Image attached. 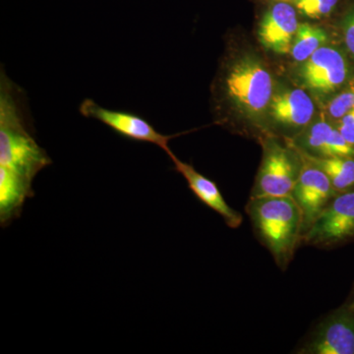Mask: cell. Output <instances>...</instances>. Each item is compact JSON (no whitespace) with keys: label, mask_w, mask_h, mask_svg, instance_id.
<instances>
[{"label":"cell","mask_w":354,"mask_h":354,"mask_svg":"<svg viewBox=\"0 0 354 354\" xmlns=\"http://www.w3.org/2000/svg\"><path fill=\"white\" fill-rule=\"evenodd\" d=\"M298 23L297 11L288 2L278 1L268 9L258 28V39L267 50L290 53Z\"/></svg>","instance_id":"obj_10"},{"label":"cell","mask_w":354,"mask_h":354,"mask_svg":"<svg viewBox=\"0 0 354 354\" xmlns=\"http://www.w3.org/2000/svg\"><path fill=\"white\" fill-rule=\"evenodd\" d=\"M79 111L85 118L104 123L123 138L153 144L164 150L171 158L176 156L169 147V141L178 135L162 134L148 120L137 114L106 109L91 99L84 100Z\"/></svg>","instance_id":"obj_7"},{"label":"cell","mask_w":354,"mask_h":354,"mask_svg":"<svg viewBox=\"0 0 354 354\" xmlns=\"http://www.w3.org/2000/svg\"><path fill=\"white\" fill-rule=\"evenodd\" d=\"M354 109V77L349 81L344 90L333 97L328 106L329 115L333 120H339L349 111Z\"/></svg>","instance_id":"obj_17"},{"label":"cell","mask_w":354,"mask_h":354,"mask_svg":"<svg viewBox=\"0 0 354 354\" xmlns=\"http://www.w3.org/2000/svg\"><path fill=\"white\" fill-rule=\"evenodd\" d=\"M328 41L327 32L322 28L302 23L298 26L291 46L290 55L295 62H304Z\"/></svg>","instance_id":"obj_15"},{"label":"cell","mask_w":354,"mask_h":354,"mask_svg":"<svg viewBox=\"0 0 354 354\" xmlns=\"http://www.w3.org/2000/svg\"><path fill=\"white\" fill-rule=\"evenodd\" d=\"M301 15L310 19H321L334 11L339 0H295Z\"/></svg>","instance_id":"obj_16"},{"label":"cell","mask_w":354,"mask_h":354,"mask_svg":"<svg viewBox=\"0 0 354 354\" xmlns=\"http://www.w3.org/2000/svg\"><path fill=\"white\" fill-rule=\"evenodd\" d=\"M337 128L348 143L354 147V109L342 116Z\"/></svg>","instance_id":"obj_18"},{"label":"cell","mask_w":354,"mask_h":354,"mask_svg":"<svg viewBox=\"0 0 354 354\" xmlns=\"http://www.w3.org/2000/svg\"><path fill=\"white\" fill-rule=\"evenodd\" d=\"M174 167L179 174H183L188 184V187L209 209L218 214L225 221V225L230 228L241 227L243 218L239 212L227 204L221 195L218 185L208 177L203 176L194 169L192 165L184 162L174 156L171 158Z\"/></svg>","instance_id":"obj_11"},{"label":"cell","mask_w":354,"mask_h":354,"mask_svg":"<svg viewBox=\"0 0 354 354\" xmlns=\"http://www.w3.org/2000/svg\"><path fill=\"white\" fill-rule=\"evenodd\" d=\"M342 35L346 48L354 57V8L344 17L342 22Z\"/></svg>","instance_id":"obj_19"},{"label":"cell","mask_w":354,"mask_h":354,"mask_svg":"<svg viewBox=\"0 0 354 354\" xmlns=\"http://www.w3.org/2000/svg\"><path fill=\"white\" fill-rule=\"evenodd\" d=\"M298 150L314 157L354 158V147L348 143L337 128L327 121H316L301 135L298 144H293Z\"/></svg>","instance_id":"obj_13"},{"label":"cell","mask_w":354,"mask_h":354,"mask_svg":"<svg viewBox=\"0 0 354 354\" xmlns=\"http://www.w3.org/2000/svg\"><path fill=\"white\" fill-rule=\"evenodd\" d=\"M315 113L311 97L301 88H286L272 97L269 114L272 120L286 128L299 129L310 124Z\"/></svg>","instance_id":"obj_12"},{"label":"cell","mask_w":354,"mask_h":354,"mask_svg":"<svg viewBox=\"0 0 354 354\" xmlns=\"http://www.w3.org/2000/svg\"><path fill=\"white\" fill-rule=\"evenodd\" d=\"M301 153L302 157L322 169L337 194L354 190V158H320Z\"/></svg>","instance_id":"obj_14"},{"label":"cell","mask_w":354,"mask_h":354,"mask_svg":"<svg viewBox=\"0 0 354 354\" xmlns=\"http://www.w3.org/2000/svg\"><path fill=\"white\" fill-rule=\"evenodd\" d=\"M51 158L37 143L24 91L0 72V179L31 188Z\"/></svg>","instance_id":"obj_1"},{"label":"cell","mask_w":354,"mask_h":354,"mask_svg":"<svg viewBox=\"0 0 354 354\" xmlns=\"http://www.w3.org/2000/svg\"><path fill=\"white\" fill-rule=\"evenodd\" d=\"M223 88L227 101L247 120L259 121L269 113L274 83L269 70L255 55H242L230 64Z\"/></svg>","instance_id":"obj_3"},{"label":"cell","mask_w":354,"mask_h":354,"mask_svg":"<svg viewBox=\"0 0 354 354\" xmlns=\"http://www.w3.org/2000/svg\"><path fill=\"white\" fill-rule=\"evenodd\" d=\"M304 167L291 193V197L301 211L304 235L337 193L327 174L309 160L304 158Z\"/></svg>","instance_id":"obj_9"},{"label":"cell","mask_w":354,"mask_h":354,"mask_svg":"<svg viewBox=\"0 0 354 354\" xmlns=\"http://www.w3.org/2000/svg\"><path fill=\"white\" fill-rule=\"evenodd\" d=\"M302 242L335 248L354 242V190L337 194L304 235Z\"/></svg>","instance_id":"obj_6"},{"label":"cell","mask_w":354,"mask_h":354,"mask_svg":"<svg viewBox=\"0 0 354 354\" xmlns=\"http://www.w3.org/2000/svg\"><path fill=\"white\" fill-rule=\"evenodd\" d=\"M297 353L354 354V283L344 304L323 318Z\"/></svg>","instance_id":"obj_5"},{"label":"cell","mask_w":354,"mask_h":354,"mask_svg":"<svg viewBox=\"0 0 354 354\" xmlns=\"http://www.w3.org/2000/svg\"><path fill=\"white\" fill-rule=\"evenodd\" d=\"M274 140L264 143V153L250 198L291 196L304 160L298 149Z\"/></svg>","instance_id":"obj_4"},{"label":"cell","mask_w":354,"mask_h":354,"mask_svg":"<svg viewBox=\"0 0 354 354\" xmlns=\"http://www.w3.org/2000/svg\"><path fill=\"white\" fill-rule=\"evenodd\" d=\"M256 236L285 270L304 237V220L291 196L250 198L246 206Z\"/></svg>","instance_id":"obj_2"},{"label":"cell","mask_w":354,"mask_h":354,"mask_svg":"<svg viewBox=\"0 0 354 354\" xmlns=\"http://www.w3.org/2000/svg\"><path fill=\"white\" fill-rule=\"evenodd\" d=\"M349 75L348 60L335 48L323 46L302 62L298 71L302 85L318 94H330L344 85Z\"/></svg>","instance_id":"obj_8"},{"label":"cell","mask_w":354,"mask_h":354,"mask_svg":"<svg viewBox=\"0 0 354 354\" xmlns=\"http://www.w3.org/2000/svg\"><path fill=\"white\" fill-rule=\"evenodd\" d=\"M277 1L293 2L295 0H277Z\"/></svg>","instance_id":"obj_20"}]
</instances>
